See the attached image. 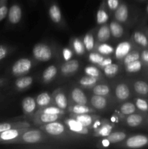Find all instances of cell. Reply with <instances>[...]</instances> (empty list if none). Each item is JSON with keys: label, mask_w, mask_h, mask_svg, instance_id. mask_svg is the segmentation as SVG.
I'll return each mask as SVG.
<instances>
[{"label": "cell", "mask_w": 148, "mask_h": 149, "mask_svg": "<svg viewBox=\"0 0 148 149\" xmlns=\"http://www.w3.org/2000/svg\"><path fill=\"white\" fill-rule=\"evenodd\" d=\"M140 60L142 61L144 66L148 68V48H145V49H143V50L141 51Z\"/></svg>", "instance_id": "cell-49"}, {"label": "cell", "mask_w": 148, "mask_h": 149, "mask_svg": "<svg viewBox=\"0 0 148 149\" xmlns=\"http://www.w3.org/2000/svg\"><path fill=\"white\" fill-rule=\"evenodd\" d=\"M133 88L136 95L140 97L148 96V83L144 80H136L133 84Z\"/></svg>", "instance_id": "cell-25"}, {"label": "cell", "mask_w": 148, "mask_h": 149, "mask_svg": "<svg viewBox=\"0 0 148 149\" xmlns=\"http://www.w3.org/2000/svg\"><path fill=\"white\" fill-rule=\"evenodd\" d=\"M40 129L45 134L53 137L62 136L66 132L65 125H63L58 121L41 125Z\"/></svg>", "instance_id": "cell-5"}, {"label": "cell", "mask_w": 148, "mask_h": 149, "mask_svg": "<svg viewBox=\"0 0 148 149\" xmlns=\"http://www.w3.org/2000/svg\"><path fill=\"white\" fill-rule=\"evenodd\" d=\"M112 62H113V61H112L111 58H105V57H104V58L103 59V61H102V62H100L99 64H97V66H98V68H100L101 69H103L104 67L107 66V65H108L109 64L112 63Z\"/></svg>", "instance_id": "cell-50"}, {"label": "cell", "mask_w": 148, "mask_h": 149, "mask_svg": "<svg viewBox=\"0 0 148 149\" xmlns=\"http://www.w3.org/2000/svg\"><path fill=\"white\" fill-rule=\"evenodd\" d=\"M71 46H72L73 50L76 55H83L85 53V47L83 43V41L79 38H73L71 41Z\"/></svg>", "instance_id": "cell-34"}, {"label": "cell", "mask_w": 148, "mask_h": 149, "mask_svg": "<svg viewBox=\"0 0 148 149\" xmlns=\"http://www.w3.org/2000/svg\"><path fill=\"white\" fill-rule=\"evenodd\" d=\"M124 66L126 72L129 73V74H134V73H137L140 71L143 68L144 65L142 63V61L139 59L130 63L127 64Z\"/></svg>", "instance_id": "cell-39"}, {"label": "cell", "mask_w": 148, "mask_h": 149, "mask_svg": "<svg viewBox=\"0 0 148 149\" xmlns=\"http://www.w3.org/2000/svg\"><path fill=\"white\" fill-rule=\"evenodd\" d=\"M90 103L95 110L102 111L106 109L108 102H107V98L104 96L94 95L91 97Z\"/></svg>", "instance_id": "cell-23"}, {"label": "cell", "mask_w": 148, "mask_h": 149, "mask_svg": "<svg viewBox=\"0 0 148 149\" xmlns=\"http://www.w3.org/2000/svg\"><path fill=\"white\" fill-rule=\"evenodd\" d=\"M71 97L75 104L86 105L88 103L86 95L79 87H73L71 92Z\"/></svg>", "instance_id": "cell-20"}, {"label": "cell", "mask_w": 148, "mask_h": 149, "mask_svg": "<svg viewBox=\"0 0 148 149\" xmlns=\"http://www.w3.org/2000/svg\"><path fill=\"white\" fill-rule=\"evenodd\" d=\"M110 87L107 84H99L93 87L92 93L94 95L102 96H107L110 93Z\"/></svg>", "instance_id": "cell-38"}, {"label": "cell", "mask_w": 148, "mask_h": 149, "mask_svg": "<svg viewBox=\"0 0 148 149\" xmlns=\"http://www.w3.org/2000/svg\"><path fill=\"white\" fill-rule=\"evenodd\" d=\"M7 0H0V21L4 19L8 14V7L7 5Z\"/></svg>", "instance_id": "cell-46"}, {"label": "cell", "mask_w": 148, "mask_h": 149, "mask_svg": "<svg viewBox=\"0 0 148 149\" xmlns=\"http://www.w3.org/2000/svg\"><path fill=\"white\" fill-rule=\"evenodd\" d=\"M109 20V12L105 1L102 0L96 15V20L98 25H103L107 23Z\"/></svg>", "instance_id": "cell-21"}, {"label": "cell", "mask_w": 148, "mask_h": 149, "mask_svg": "<svg viewBox=\"0 0 148 149\" xmlns=\"http://www.w3.org/2000/svg\"><path fill=\"white\" fill-rule=\"evenodd\" d=\"M104 58V55H101V54L97 52H93L92 51V52H90L89 55V61L91 63L96 64V65H97L100 62H102Z\"/></svg>", "instance_id": "cell-45"}, {"label": "cell", "mask_w": 148, "mask_h": 149, "mask_svg": "<svg viewBox=\"0 0 148 149\" xmlns=\"http://www.w3.org/2000/svg\"><path fill=\"white\" fill-rule=\"evenodd\" d=\"M28 129H30V127L15 128V129H10L0 132V141L10 143L12 141L18 138L25 131L28 130Z\"/></svg>", "instance_id": "cell-11"}, {"label": "cell", "mask_w": 148, "mask_h": 149, "mask_svg": "<svg viewBox=\"0 0 148 149\" xmlns=\"http://www.w3.org/2000/svg\"><path fill=\"white\" fill-rule=\"evenodd\" d=\"M1 82H2V81H1V79H0V84H1Z\"/></svg>", "instance_id": "cell-55"}, {"label": "cell", "mask_w": 148, "mask_h": 149, "mask_svg": "<svg viewBox=\"0 0 148 149\" xmlns=\"http://www.w3.org/2000/svg\"><path fill=\"white\" fill-rule=\"evenodd\" d=\"M23 12L20 6L17 4H14L10 7L8 10V20L11 24L16 25L21 20Z\"/></svg>", "instance_id": "cell-17"}, {"label": "cell", "mask_w": 148, "mask_h": 149, "mask_svg": "<svg viewBox=\"0 0 148 149\" xmlns=\"http://www.w3.org/2000/svg\"><path fill=\"white\" fill-rule=\"evenodd\" d=\"M48 13L50 20L57 25L62 24L63 22L62 12L57 2H52L48 9Z\"/></svg>", "instance_id": "cell-14"}, {"label": "cell", "mask_w": 148, "mask_h": 149, "mask_svg": "<svg viewBox=\"0 0 148 149\" xmlns=\"http://www.w3.org/2000/svg\"><path fill=\"white\" fill-rule=\"evenodd\" d=\"M94 49L96 52H99L101 55L104 56H108L111 54L114 53L115 49L113 46H111L109 44L105 43V42H100V43H97V45H95Z\"/></svg>", "instance_id": "cell-32"}, {"label": "cell", "mask_w": 148, "mask_h": 149, "mask_svg": "<svg viewBox=\"0 0 148 149\" xmlns=\"http://www.w3.org/2000/svg\"><path fill=\"white\" fill-rule=\"evenodd\" d=\"M62 54L64 61H70V60H71V58H73V50H72L71 48L65 47L62 49Z\"/></svg>", "instance_id": "cell-48"}, {"label": "cell", "mask_w": 148, "mask_h": 149, "mask_svg": "<svg viewBox=\"0 0 148 149\" xmlns=\"http://www.w3.org/2000/svg\"><path fill=\"white\" fill-rule=\"evenodd\" d=\"M141 52L138 49H132L124 58H123V65H126L130 63L140 59Z\"/></svg>", "instance_id": "cell-42"}, {"label": "cell", "mask_w": 148, "mask_h": 149, "mask_svg": "<svg viewBox=\"0 0 148 149\" xmlns=\"http://www.w3.org/2000/svg\"><path fill=\"white\" fill-rule=\"evenodd\" d=\"M36 106L40 109L53 104V98L49 93L44 92L38 95L36 98Z\"/></svg>", "instance_id": "cell-24"}, {"label": "cell", "mask_w": 148, "mask_h": 149, "mask_svg": "<svg viewBox=\"0 0 148 149\" xmlns=\"http://www.w3.org/2000/svg\"><path fill=\"white\" fill-rule=\"evenodd\" d=\"M120 147L126 148H142L148 147V135L139 134L129 137Z\"/></svg>", "instance_id": "cell-3"}, {"label": "cell", "mask_w": 148, "mask_h": 149, "mask_svg": "<svg viewBox=\"0 0 148 149\" xmlns=\"http://www.w3.org/2000/svg\"><path fill=\"white\" fill-rule=\"evenodd\" d=\"M68 111L71 113L75 114H84V113H91L95 112V109L90 108L86 105L81 104H75L68 107Z\"/></svg>", "instance_id": "cell-30"}, {"label": "cell", "mask_w": 148, "mask_h": 149, "mask_svg": "<svg viewBox=\"0 0 148 149\" xmlns=\"http://www.w3.org/2000/svg\"><path fill=\"white\" fill-rule=\"evenodd\" d=\"M21 106L26 115H33L37 107L36 100L30 96L23 98V100H22Z\"/></svg>", "instance_id": "cell-22"}, {"label": "cell", "mask_w": 148, "mask_h": 149, "mask_svg": "<svg viewBox=\"0 0 148 149\" xmlns=\"http://www.w3.org/2000/svg\"><path fill=\"white\" fill-rule=\"evenodd\" d=\"M30 127V125L27 122H12V123H1L0 124V132L15 128Z\"/></svg>", "instance_id": "cell-33"}, {"label": "cell", "mask_w": 148, "mask_h": 149, "mask_svg": "<svg viewBox=\"0 0 148 149\" xmlns=\"http://www.w3.org/2000/svg\"><path fill=\"white\" fill-rule=\"evenodd\" d=\"M33 65V61L29 58H20L13 64L11 70L12 74L15 77L26 75L31 70Z\"/></svg>", "instance_id": "cell-4"}, {"label": "cell", "mask_w": 148, "mask_h": 149, "mask_svg": "<svg viewBox=\"0 0 148 149\" xmlns=\"http://www.w3.org/2000/svg\"><path fill=\"white\" fill-rule=\"evenodd\" d=\"M80 63L77 60H70L65 61L60 67V73L62 75L69 77L75 74L79 69Z\"/></svg>", "instance_id": "cell-12"}, {"label": "cell", "mask_w": 148, "mask_h": 149, "mask_svg": "<svg viewBox=\"0 0 148 149\" xmlns=\"http://www.w3.org/2000/svg\"><path fill=\"white\" fill-rule=\"evenodd\" d=\"M146 12H147V15H148V4H147V8H146Z\"/></svg>", "instance_id": "cell-54"}, {"label": "cell", "mask_w": 148, "mask_h": 149, "mask_svg": "<svg viewBox=\"0 0 148 149\" xmlns=\"http://www.w3.org/2000/svg\"><path fill=\"white\" fill-rule=\"evenodd\" d=\"M83 43L85 47L86 50L88 52H92L95 47V40H94V34L92 32H88L86 35H84L83 38Z\"/></svg>", "instance_id": "cell-35"}, {"label": "cell", "mask_w": 148, "mask_h": 149, "mask_svg": "<svg viewBox=\"0 0 148 149\" xmlns=\"http://www.w3.org/2000/svg\"><path fill=\"white\" fill-rule=\"evenodd\" d=\"M113 128V125H110L106 119H104L102 123H100L98 121L93 128L94 129V135L98 138H105L111 133Z\"/></svg>", "instance_id": "cell-9"}, {"label": "cell", "mask_w": 148, "mask_h": 149, "mask_svg": "<svg viewBox=\"0 0 148 149\" xmlns=\"http://www.w3.org/2000/svg\"><path fill=\"white\" fill-rule=\"evenodd\" d=\"M71 117L74 118L78 122L82 124L84 127L87 128H94V125H96L99 119H100V116L91 113H84V114H75V113H71Z\"/></svg>", "instance_id": "cell-6"}, {"label": "cell", "mask_w": 148, "mask_h": 149, "mask_svg": "<svg viewBox=\"0 0 148 149\" xmlns=\"http://www.w3.org/2000/svg\"><path fill=\"white\" fill-rule=\"evenodd\" d=\"M33 57L40 62H47L53 57V50L49 45L46 43H38L32 49Z\"/></svg>", "instance_id": "cell-2"}, {"label": "cell", "mask_w": 148, "mask_h": 149, "mask_svg": "<svg viewBox=\"0 0 148 149\" xmlns=\"http://www.w3.org/2000/svg\"><path fill=\"white\" fill-rule=\"evenodd\" d=\"M115 95L119 101H125L131 96V90L126 83H119L115 89Z\"/></svg>", "instance_id": "cell-18"}, {"label": "cell", "mask_w": 148, "mask_h": 149, "mask_svg": "<svg viewBox=\"0 0 148 149\" xmlns=\"http://www.w3.org/2000/svg\"><path fill=\"white\" fill-rule=\"evenodd\" d=\"M104 74L107 77H113L115 76L119 71V66L118 65L115 63H110L108 65L104 67L103 68Z\"/></svg>", "instance_id": "cell-43"}, {"label": "cell", "mask_w": 148, "mask_h": 149, "mask_svg": "<svg viewBox=\"0 0 148 149\" xmlns=\"http://www.w3.org/2000/svg\"><path fill=\"white\" fill-rule=\"evenodd\" d=\"M64 123L67 128L73 133L79 135H87L89 133V128L84 127L82 124L80 123L74 118H66L64 120Z\"/></svg>", "instance_id": "cell-8"}, {"label": "cell", "mask_w": 148, "mask_h": 149, "mask_svg": "<svg viewBox=\"0 0 148 149\" xmlns=\"http://www.w3.org/2000/svg\"><path fill=\"white\" fill-rule=\"evenodd\" d=\"M119 110L122 114H123L124 116H128V115L135 113L137 111V109L134 103L130 101H127L124 102L123 104L120 105Z\"/></svg>", "instance_id": "cell-37"}, {"label": "cell", "mask_w": 148, "mask_h": 149, "mask_svg": "<svg viewBox=\"0 0 148 149\" xmlns=\"http://www.w3.org/2000/svg\"><path fill=\"white\" fill-rule=\"evenodd\" d=\"M111 33L109 26L106 23L101 25V27L98 29L97 32V43L106 42L110 39Z\"/></svg>", "instance_id": "cell-27"}, {"label": "cell", "mask_w": 148, "mask_h": 149, "mask_svg": "<svg viewBox=\"0 0 148 149\" xmlns=\"http://www.w3.org/2000/svg\"><path fill=\"white\" fill-rule=\"evenodd\" d=\"M84 73L86 75L91 76V77H97L100 79L102 77V73L100 70L97 67L94 65H89L84 68Z\"/></svg>", "instance_id": "cell-44"}, {"label": "cell", "mask_w": 148, "mask_h": 149, "mask_svg": "<svg viewBox=\"0 0 148 149\" xmlns=\"http://www.w3.org/2000/svg\"><path fill=\"white\" fill-rule=\"evenodd\" d=\"M99 81H100L99 78L86 75L80 79L78 81V84L84 87L89 88V87H93L94 85H96Z\"/></svg>", "instance_id": "cell-36"}, {"label": "cell", "mask_w": 148, "mask_h": 149, "mask_svg": "<svg viewBox=\"0 0 148 149\" xmlns=\"http://www.w3.org/2000/svg\"><path fill=\"white\" fill-rule=\"evenodd\" d=\"M106 6L110 12H115L120 4V0H104Z\"/></svg>", "instance_id": "cell-47"}, {"label": "cell", "mask_w": 148, "mask_h": 149, "mask_svg": "<svg viewBox=\"0 0 148 149\" xmlns=\"http://www.w3.org/2000/svg\"><path fill=\"white\" fill-rule=\"evenodd\" d=\"M8 54V49L4 45H0V61L4 59Z\"/></svg>", "instance_id": "cell-51"}, {"label": "cell", "mask_w": 148, "mask_h": 149, "mask_svg": "<svg viewBox=\"0 0 148 149\" xmlns=\"http://www.w3.org/2000/svg\"><path fill=\"white\" fill-rule=\"evenodd\" d=\"M129 17V8L127 4L122 1L115 11L114 12V18L120 23H125L128 21Z\"/></svg>", "instance_id": "cell-15"}, {"label": "cell", "mask_w": 148, "mask_h": 149, "mask_svg": "<svg viewBox=\"0 0 148 149\" xmlns=\"http://www.w3.org/2000/svg\"><path fill=\"white\" fill-rule=\"evenodd\" d=\"M58 73L57 67L55 65L48 66L42 73V81L44 83H49L53 81Z\"/></svg>", "instance_id": "cell-26"}, {"label": "cell", "mask_w": 148, "mask_h": 149, "mask_svg": "<svg viewBox=\"0 0 148 149\" xmlns=\"http://www.w3.org/2000/svg\"><path fill=\"white\" fill-rule=\"evenodd\" d=\"M144 126H145L148 129V113H147L146 117H145V124H144Z\"/></svg>", "instance_id": "cell-52"}, {"label": "cell", "mask_w": 148, "mask_h": 149, "mask_svg": "<svg viewBox=\"0 0 148 149\" xmlns=\"http://www.w3.org/2000/svg\"><path fill=\"white\" fill-rule=\"evenodd\" d=\"M132 49H133V45L131 42L129 41H123L120 42L115 49V58L117 60L123 59Z\"/></svg>", "instance_id": "cell-13"}, {"label": "cell", "mask_w": 148, "mask_h": 149, "mask_svg": "<svg viewBox=\"0 0 148 149\" xmlns=\"http://www.w3.org/2000/svg\"><path fill=\"white\" fill-rule=\"evenodd\" d=\"M144 30H145V33H146L147 36V39H148V26H146L145 28H144Z\"/></svg>", "instance_id": "cell-53"}, {"label": "cell", "mask_w": 148, "mask_h": 149, "mask_svg": "<svg viewBox=\"0 0 148 149\" xmlns=\"http://www.w3.org/2000/svg\"><path fill=\"white\" fill-rule=\"evenodd\" d=\"M127 138V135L124 132L122 131H117V132H111L109 135L105 137L104 139L107 141L108 144L110 143H118L125 141Z\"/></svg>", "instance_id": "cell-31"}, {"label": "cell", "mask_w": 148, "mask_h": 149, "mask_svg": "<svg viewBox=\"0 0 148 149\" xmlns=\"http://www.w3.org/2000/svg\"><path fill=\"white\" fill-rule=\"evenodd\" d=\"M131 39L134 44L142 49L148 48V39L145 30H136L133 33Z\"/></svg>", "instance_id": "cell-19"}, {"label": "cell", "mask_w": 148, "mask_h": 149, "mask_svg": "<svg viewBox=\"0 0 148 149\" xmlns=\"http://www.w3.org/2000/svg\"><path fill=\"white\" fill-rule=\"evenodd\" d=\"M134 104L138 111L143 113H148V99L144 97L134 99Z\"/></svg>", "instance_id": "cell-40"}, {"label": "cell", "mask_w": 148, "mask_h": 149, "mask_svg": "<svg viewBox=\"0 0 148 149\" xmlns=\"http://www.w3.org/2000/svg\"><path fill=\"white\" fill-rule=\"evenodd\" d=\"M147 113L139 112V113H133L126 116L125 118V122L129 127L138 128L144 126L146 117Z\"/></svg>", "instance_id": "cell-7"}, {"label": "cell", "mask_w": 148, "mask_h": 149, "mask_svg": "<svg viewBox=\"0 0 148 149\" xmlns=\"http://www.w3.org/2000/svg\"><path fill=\"white\" fill-rule=\"evenodd\" d=\"M109 28L110 30V33L113 38L119 39L122 37L124 33V29L120 23L116 20H112L109 25Z\"/></svg>", "instance_id": "cell-29"}, {"label": "cell", "mask_w": 148, "mask_h": 149, "mask_svg": "<svg viewBox=\"0 0 148 149\" xmlns=\"http://www.w3.org/2000/svg\"><path fill=\"white\" fill-rule=\"evenodd\" d=\"M53 103L55 106H57L62 110H66L68 108V101L66 97V95L61 89H57L55 90L52 95Z\"/></svg>", "instance_id": "cell-16"}, {"label": "cell", "mask_w": 148, "mask_h": 149, "mask_svg": "<svg viewBox=\"0 0 148 149\" xmlns=\"http://www.w3.org/2000/svg\"><path fill=\"white\" fill-rule=\"evenodd\" d=\"M38 113H52V114H58V115H64L65 113V110L59 109L56 106H49L40 109L38 111Z\"/></svg>", "instance_id": "cell-41"}, {"label": "cell", "mask_w": 148, "mask_h": 149, "mask_svg": "<svg viewBox=\"0 0 148 149\" xmlns=\"http://www.w3.org/2000/svg\"><path fill=\"white\" fill-rule=\"evenodd\" d=\"M61 116H62V115L36 112L34 115V117H33V122L37 125H43L45 124L58 121L60 119Z\"/></svg>", "instance_id": "cell-10"}, {"label": "cell", "mask_w": 148, "mask_h": 149, "mask_svg": "<svg viewBox=\"0 0 148 149\" xmlns=\"http://www.w3.org/2000/svg\"><path fill=\"white\" fill-rule=\"evenodd\" d=\"M46 136L41 130H30L25 131L16 139L12 141L11 143L36 144L46 140Z\"/></svg>", "instance_id": "cell-1"}, {"label": "cell", "mask_w": 148, "mask_h": 149, "mask_svg": "<svg viewBox=\"0 0 148 149\" xmlns=\"http://www.w3.org/2000/svg\"><path fill=\"white\" fill-rule=\"evenodd\" d=\"M33 82V78L30 76H25L17 79L15 82V88L19 91L26 90L31 86Z\"/></svg>", "instance_id": "cell-28"}]
</instances>
